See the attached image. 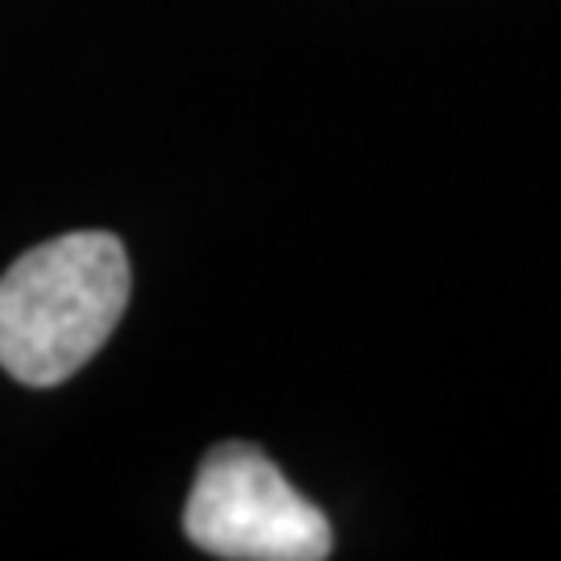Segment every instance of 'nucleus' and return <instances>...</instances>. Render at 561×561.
Returning <instances> with one entry per match:
<instances>
[{
  "mask_svg": "<svg viewBox=\"0 0 561 561\" xmlns=\"http://www.w3.org/2000/svg\"><path fill=\"white\" fill-rule=\"evenodd\" d=\"M129 304V259L113 233L42 241L0 279V366L25 387L71 379L117 329Z\"/></svg>",
  "mask_w": 561,
  "mask_h": 561,
  "instance_id": "nucleus-1",
  "label": "nucleus"
},
{
  "mask_svg": "<svg viewBox=\"0 0 561 561\" xmlns=\"http://www.w3.org/2000/svg\"><path fill=\"white\" fill-rule=\"evenodd\" d=\"M183 533L196 549L229 561H321L333 553L324 512L250 442L208 449L183 507Z\"/></svg>",
  "mask_w": 561,
  "mask_h": 561,
  "instance_id": "nucleus-2",
  "label": "nucleus"
}]
</instances>
